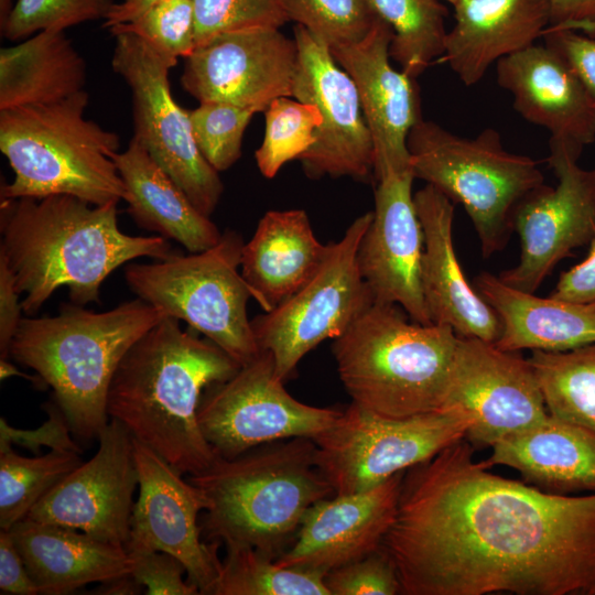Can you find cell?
I'll use <instances>...</instances> for the list:
<instances>
[{"label": "cell", "instance_id": "obj_55", "mask_svg": "<svg viewBox=\"0 0 595 595\" xmlns=\"http://www.w3.org/2000/svg\"><path fill=\"white\" fill-rule=\"evenodd\" d=\"M587 174H588L589 184L595 194V166L592 170L587 171Z\"/></svg>", "mask_w": 595, "mask_h": 595}, {"label": "cell", "instance_id": "obj_36", "mask_svg": "<svg viewBox=\"0 0 595 595\" xmlns=\"http://www.w3.org/2000/svg\"><path fill=\"white\" fill-rule=\"evenodd\" d=\"M263 112L266 131L255 158L261 174L272 178L315 143L322 116L315 105L286 96L273 99Z\"/></svg>", "mask_w": 595, "mask_h": 595}, {"label": "cell", "instance_id": "obj_24", "mask_svg": "<svg viewBox=\"0 0 595 595\" xmlns=\"http://www.w3.org/2000/svg\"><path fill=\"white\" fill-rule=\"evenodd\" d=\"M413 198L424 236L421 285L431 322L451 326L458 337L495 344L500 320L469 284L454 250V203L430 184Z\"/></svg>", "mask_w": 595, "mask_h": 595}, {"label": "cell", "instance_id": "obj_52", "mask_svg": "<svg viewBox=\"0 0 595 595\" xmlns=\"http://www.w3.org/2000/svg\"><path fill=\"white\" fill-rule=\"evenodd\" d=\"M14 376L24 378L37 388H44L46 386L43 379L37 374L32 376L19 371V369L13 366V364H11L8 359H0V379L4 380Z\"/></svg>", "mask_w": 595, "mask_h": 595}, {"label": "cell", "instance_id": "obj_51", "mask_svg": "<svg viewBox=\"0 0 595 595\" xmlns=\"http://www.w3.org/2000/svg\"><path fill=\"white\" fill-rule=\"evenodd\" d=\"M142 586L139 585L131 574L123 575L106 583L98 588L101 594H139Z\"/></svg>", "mask_w": 595, "mask_h": 595}, {"label": "cell", "instance_id": "obj_27", "mask_svg": "<svg viewBox=\"0 0 595 595\" xmlns=\"http://www.w3.org/2000/svg\"><path fill=\"white\" fill-rule=\"evenodd\" d=\"M328 244L315 236L303 209L269 210L244 244L240 272L264 312L302 289L317 272Z\"/></svg>", "mask_w": 595, "mask_h": 595}, {"label": "cell", "instance_id": "obj_42", "mask_svg": "<svg viewBox=\"0 0 595 595\" xmlns=\"http://www.w3.org/2000/svg\"><path fill=\"white\" fill-rule=\"evenodd\" d=\"M324 584L329 595L401 594L396 567L381 547L361 559L327 572Z\"/></svg>", "mask_w": 595, "mask_h": 595}, {"label": "cell", "instance_id": "obj_40", "mask_svg": "<svg viewBox=\"0 0 595 595\" xmlns=\"http://www.w3.org/2000/svg\"><path fill=\"white\" fill-rule=\"evenodd\" d=\"M193 1L196 47L221 34L280 29L289 21L283 0Z\"/></svg>", "mask_w": 595, "mask_h": 595}, {"label": "cell", "instance_id": "obj_6", "mask_svg": "<svg viewBox=\"0 0 595 595\" xmlns=\"http://www.w3.org/2000/svg\"><path fill=\"white\" fill-rule=\"evenodd\" d=\"M407 315L374 302L332 345L351 402L372 414L403 419L442 410L458 336L451 326Z\"/></svg>", "mask_w": 595, "mask_h": 595}, {"label": "cell", "instance_id": "obj_38", "mask_svg": "<svg viewBox=\"0 0 595 595\" xmlns=\"http://www.w3.org/2000/svg\"><path fill=\"white\" fill-rule=\"evenodd\" d=\"M253 115L252 110L220 101L199 102L188 111L195 142L218 173L240 158L244 133Z\"/></svg>", "mask_w": 595, "mask_h": 595}, {"label": "cell", "instance_id": "obj_49", "mask_svg": "<svg viewBox=\"0 0 595 595\" xmlns=\"http://www.w3.org/2000/svg\"><path fill=\"white\" fill-rule=\"evenodd\" d=\"M551 24L595 21V0H549Z\"/></svg>", "mask_w": 595, "mask_h": 595}, {"label": "cell", "instance_id": "obj_50", "mask_svg": "<svg viewBox=\"0 0 595 595\" xmlns=\"http://www.w3.org/2000/svg\"><path fill=\"white\" fill-rule=\"evenodd\" d=\"M169 0H121L115 2L106 19L104 28L108 30L117 24L129 23L156 4Z\"/></svg>", "mask_w": 595, "mask_h": 595}, {"label": "cell", "instance_id": "obj_16", "mask_svg": "<svg viewBox=\"0 0 595 595\" xmlns=\"http://www.w3.org/2000/svg\"><path fill=\"white\" fill-rule=\"evenodd\" d=\"M451 408L473 418L466 437L487 446L549 415L528 359L478 338L458 337L442 410Z\"/></svg>", "mask_w": 595, "mask_h": 595}, {"label": "cell", "instance_id": "obj_56", "mask_svg": "<svg viewBox=\"0 0 595 595\" xmlns=\"http://www.w3.org/2000/svg\"><path fill=\"white\" fill-rule=\"evenodd\" d=\"M444 1H446V2L451 3L452 6H454V4H455L456 2H458L459 0H444Z\"/></svg>", "mask_w": 595, "mask_h": 595}, {"label": "cell", "instance_id": "obj_43", "mask_svg": "<svg viewBox=\"0 0 595 595\" xmlns=\"http://www.w3.org/2000/svg\"><path fill=\"white\" fill-rule=\"evenodd\" d=\"M132 558L131 575L145 587L148 595H197L198 588L184 580L185 565L174 555L163 551L129 554Z\"/></svg>", "mask_w": 595, "mask_h": 595}, {"label": "cell", "instance_id": "obj_33", "mask_svg": "<svg viewBox=\"0 0 595 595\" xmlns=\"http://www.w3.org/2000/svg\"><path fill=\"white\" fill-rule=\"evenodd\" d=\"M374 13L392 30L390 57L415 78L443 56L446 8L439 0H367Z\"/></svg>", "mask_w": 595, "mask_h": 595}, {"label": "cell", "instance_id": "obj_34", "mask_svg": "<svg viewBox=\"0 0 595 595\" xmlns=\"http://www.w3.org/2000/svg\"><path fill=\"white\" fill-rule=\"evenodd\" d=\"M80 454L51 450L25 457L0 445V529L10 530L64 476L82 464Z\"/></svg>", "mask_w": 595, "mask_h": 595}, {"label": "cell", "instance_id": "obj_21", "mask_svg": "<svg viewBox=\"0 0 595 595\" xmlns=\"http://www.w3.org/2000/svg\"><path fill=\"white\" fill-rule=\"evenodd\" d=\"M391 40L390 25L377 17L360 41L329 47L357 87L372 139L376 181L388 172L411 171L408 136L423 119L415 78L390 64Z\"/></svg>", "mask_w": 595, "mask_h": 595}, {"label": "cell", "instance_id": "obj_46", "mask_svg": "<svg viewBox=\"0 0 595 595\" xmlns=\"http://www.w3.org/2000/svg\"><path fill=\"white\" fill-rule=\"evenodd\" d=\"M589 245L587 256L560 275L551 296L595 306V236Z\"/></svg>", "mask_w": 595, "mask_h": 595}, {"label": "cell", "instance_id": "obj_37", "mask_svg": "<svg viewBox=\"0 0 595 595\" xmlns=\"http://www.w3.org/2000/svg\"><path fill=\"white\" fill-rule=\"evenodd\" d=\"M289 21H295L329 47L364 39L377 15L367 0H283Z\"/></svg>", "mask_w": 595, "mask_h": 595}, {"label": "cell", "instance_id": "obj_14", "mask_svg": "<svg viewBox=\"0 0 595 595\" xmlns=\"http://www.w3.org/2000/svg\"><path fill=\"white\" fill-rule=\"evenodd\" d=\"M294 40L293 98L315 105L322 116L315 143L299 159L305 174L370 178L374 144L353 78L339 67L329 45L304 26H294Z\"/></svg>", "mask_w": 595, "mask_h": 595}, {"label": "cell", "instance_id": "obj_19", "mask_svg": "<svg viewBox=\"0 0 595 595\" xmlns=\"http://www.w3.org/2000/svg\"><path fill=\"white\" fill-rule=\"evenodd\" d=\"M558 185H542L517 207L513 230L520 238L517 266L498 277L534 293L560 260L595 236V194L586 170L570 156L548 158Z\"/></svg>", "mask_w": 595, "mask_h": 595}, {"label": "cell", "instance_id": "obj_12", "mask_svg": "<svg viewBox=\"0 0 595 595\" xmlns=\"http://www.w3.org/2000/svg\"><path fill=\"white\" fill-rule=\"evenodd\" d=\"M371 219L372 212L357 217L340 240L328 244L320 269L302 289L251 320L256 342L272 355L282 381L303 356L323 340L340 336L375 302L357 258Z\"/></svg>", "mask_w": 595, "mask_h": 595}, {"label": "cell", "instance_id": "obj_35", "mask_svg": "<svg viewBox=\"0 0 595 595\" xmlns=\"http://www.w3.org/2000/svg\"><path fill=\"white\" fill-rule=\"evenodd\" d=\"M210 595H329L324 575L279 565L249 547L226 548Z\"/></svg>", "mask_w": 595, "mask_h": 595}, {"label": "cell", "instance_id": "obj_31", "mask_svg": "<svg viewBox=\"0 0 595 595\" xmlns=\"http://www.w3.org/2000/svg\"><path fill=\"white\" fill-rule=\"evenodd\" d=\"M87 65L64 31L45 30L0 50V110L45 105L85 90Z\"/></svg>", "mask_w": 595, "mask_h": 595}, {"label": "cell", "instance_id": "obj_11", "mask_svg": "<svg viewBox=\"0 0 595 595\" xmlns=\"http://www.w3.org/2000/svg\"><path fill=\"white\" fill-rule=\"evenodd\" d=\"M113 35L111 67L131 89L132 139L148 151L194 206L209 217L219 203L224 185L195 142L188 110L173 98L169 73L177 58L159 52L134 34Z\"/></svg>", "mask_w": 595, "mask_h": 595}, {"label": "cell", "instance_id": "obj_2", "mask_svg": "<svg viewBox=\"0 0 595 595\" xmlns=\"http://www.w3.org/2000/svg\"><path fill=\"white\" fill-rule=\"evenodd\" d=\"M117 202L91 205L71 195L1 198L0 258L14 278L23 312L34 316L52 294L67 286L77 305L99 302L100 286L120 266L174 250L161 236L120 230Z\"/></svg>", "mask_w": 595, "mask_h": 595}, {"label": "cell", "instance_id": "obj_8", "mask_svg": "<svg viewBox=\"0 0 595 595\" xmlns=\"http://www.w3.org/2000/svg\"><path fill=\"white\" fill-rule=\"evenodd\" d=\"M407 143L414 178L464 207L484 258L504 249L513 230L517 207L544 185L539 163L506 150L493 128L466 138L421 119Z\"/></svg>", "mask_w": 595, "mask_h": 595}, {"label": "cell", "instance_id": "obj_9", "mask_svg": "<svg viewBox=\"0 0 595 595\" xmlns=\"http://www.w3.org/2000/svg\"><path fill=\"white\" fill-rule=\"evenodd\" d=\"M242 247L241 236L228 230L201 252L128 263L125 280L137 298L186 322L244 366L260 348L247 313L252 296L240 272Z\"/></svg>", "mask_w": 595, "mask_h": 595}, {"label": "cell", "instance_id": "obj_13", "mask_svg": "<svg viewBox=\"0 0 595 595\" xmlns=\"http://www.w3.org/2000/svg\"><path fill=\"white\" fill-rule=\"evenodd\" d=\"M283 382L272 355L260 350L232 377L204 390L198 423L216 455L230 458L266 443L314 439L340 416L343 410L296 400Z\"/></svg>", "mask_w": 595, "mask_h": 595}, {"label": "cell", "instance_id": "obj_48", "mask_svg": "<svg viewBox=\"0 0 595 595\" xmlns=\"http://www.w3.org/2000/svg\"><path fill=\"white\" fill-rule=\"evenodd\" d=\"M11 273L4 259L0 258V357H10V344L22 320V304Z\"/></svg>", "mask_w": 595, "mask_h": 595}, {"label": "cell", "instance_id": "obj_25", "mask_svg": "<svg viewBox=\"0 0 595 595\" xmlns=\"http://www.w3.org/2000/svg\"><path fill=\"white\" fill-rule=\"evenodd\" d=\"M443 60L466 86L489 67L543 35L551 24L549 0H459Z\"/></svg>", "mask_w": 595, "mask_h": 595}, {"label": "cell", "instance_id": "obj_1", "mask_svg": "<svg viewBox=\"0 0 595 595\" xmlns=\"http://www.w3.org/2000/svg\"><path fill=\"white\" fill-rule=\"evenodd\" d=\"M466 437L403 476L381 548L405 595H595V493L488 470Z\"/></svg>", "mask_w": 595, "mask_h": 595}, {"label": "cell", "instance_id": "obj_4", "mask_svg": "<svg viewBox=\"0 0 595 595\" xmlns=\"http://www.w3.org/2000/svg\"><path fill=\"white\" fill-rule=\"evenodd\" d=\"M187 479L208 500L199 524L206 542L253 548L274 560L294 542L307 509L335 495L309 437L266 443L230 458L216 455Z\"/></svg>", "mask_w": 595, "mask_h": 595}, {"label": "cell", "instance_id": "obj_10", "mask_svg": "<svg viewBox=\"0 0 595 595\" xmlns=\"http://www.w3.org/2000/svg\"><path fill=\"white\" fill-rule=\"evenodd\" d=\"M473 423L469 414L455 408L391 419L351 402L329 429L312 440L316 463L335 495H347L430 459L466 437Z\"/></svg>", "mask_w": 595, "mask_h": 595}, {"label": "cell", "instance_id": "obj_39", "mask_svg": "<svg viewBox=\"0 0 595 595\" xmlns=\"http://www.w3.org/2000/svg\"><path fill=\"white\" fill-rule=\"evenodd\" d=\"M115 0H17L0 29L2 36L18 42L41 31L105 20Z\"/></svg>", "mask_w": 595, "mask_h": 595}, {"label": "cell", "instance_id": "obj_20", "mask_svg": "<svg viewBox=\"0 0 595 595\" xmlns=\"http://www.w3.org/2000/svg\"><path fill=\"white\" fill-rule=\"evenodd\" d=\"M414 176L388 172L377 181L375 210L358 249V266L375 302L400 306L432 324L421 285L424 236L412 194Z\"/></svg>", "mask_w": 595, "mask_h": 595}, {"label": "cell", "instance_id": "obj_17", "mask_svg": "<svg viewBox=\"0 0 595 595\" xmlns=\"http://www.w3.org/2000/svg\"><path fill=\"white\" fill-rule=\"evenodd\" d=\"M97 440L94 456L55 484L25 518L125 547L138 486L133 439L119 421L109 419Z\"/></svg>", "mask_w": 595, "mask_h": 595}, {"label": "cell", "instance_id": "obj_15", "mask_svg": "<svg viewBox=\"0 0 595 595\" xmlns=\"http://www.w3.org/2000/svg\"><path fill=\"white\" fill-rule=\"evenodd\" d=\"M139 496L133 505L125 549L129 554L163 551L186 567V578L210 595L221 560L219 543L202 537L198 515L208 508L203 490L147 445L133 439Z\"/></svg>", "mask_w": 595, "mask_h": 595}, {"label": "cell", "instance_id": "obj_32", "mask_svg": "<svg viewBox=\"0 0 595 595\" xmlns=\"http://www.w3.org/2000/svg\"><path fill=\"white\" fill-rule=\"evenodd\" d=\"M550 415L595 433V344L528 358Z\"/></svg>", "mask_w": 595, "mask_h": 595}, {"label": "cell", "instance_id": "obj_7", "mask_svg": "<svg viewBox=\"0 0 595 595\" xmlns=\"http://www.w3.org/2000/svg\"><path fill=\"white\" fill-rule=\"evenodd\" d=\"M82 90L61 101L0 110V150L12 171L1 198L71 195L91 205L123 201L113 161L120 137L85 117Z\"/></svg>", "mask_w": 595, "mask_h": 595}, {"label": "cell", "instance_id": "obj_29", "mask_svg": "<svg viewBox=\"0 0 595 595\" xmlns=\"http://www.w3.org/2000/svg\"><path fill=\"white\" fill-rule=\"evenodd\" d=\"M491 447L488 467H511L550 493H595V433L582 426L549 414Z\"/></svg>", "mask_w": 595, "mask_h": 595}, {"label": "cell", "instance_id": "obj_18", "mask_svg": "<svg viewBox=\"0 0 595 595\" xmlns=\"http://www.w3.org/2000/svg\"><path fill=\"white\" fill-rule=\"evenodd\" d=\"M295 40L279 29L226 33L185 58L183 89L199 102L220 101L255 113L278 97H293Z\"/></svg>", "mask_w": 595, "mask_h": 595}, {"label": "cell", "instance_id": "obj_3", "mask_svg": "<svg viewBox=\"0 0 595 595\" xmlns=\"http://www.w3.org/2000/svg\"><path fill=\"white\" fill-rule=\"evenodd\" d=\"M240 367L208 338L165 317L120 361L108 390V416L181 474H197L216 457L198 423L202 394Z\"/></svg>", "mask_w": 595, "mask_h": 595}, {"label": "cell", "instance_id": "obj_47", "mask_svg": "<svg viewBox=\"0 0 595 595\" xmlns=\"http://www.w3.org/2000/svg\"><path fill=\"white\" fill-rule=\"evenodd\" d=\"M0 593L35 595L39 589L10 532L0 529Z\"/></svg>", "mask_w": 595, "mask_h": 595}, {"label": "cell", "instance_id": "obj_28", "mask_svg": "<svg viewBox=\"0 0 595 595\" xmlns=\"http://www.w3.org/2000/svg\"><path fill=\"white\" fill-rule=\"evenodd\" d=\"M475 289L500 320L495 345L502 350L564 351L595 344L594 305L537 296L489 272L475 278Z\"/></svg>", "mask_w": 595, "mask_h": 595}, {"label": "cell", "instance_id": "obj_30", "mask_svg": "<svg viewBox=\"0 0 595 595\" xmlns=\"http://www.w3.org/2000/svg\"><path fill=\"white\" fill-rule=\"evenodd\" d=\"M113 161L126 186L127 212L139 227L177 241L188 252L204 251L220 240L218 227L134 139Z\"/></svg>", "mask_w": 595, "mask_h": 595}, {"label": "cell", "instance_id": "obj_23", "mask_svg": "<svg viewBox=\"0 0 595 595\" xmlns=\"http://www.w3.org/2000/svg\"><path fill=\"white\" fill-rule=\"evenodd\" d=\"M405 472L367 490L315 502L275 562L325 575L378 550L394 520Z\"/></svg>", "mask_w": 595, "mask_h": 595}, {"label": "cell", "instance_id": "obj_44", "mask_svg": "<svg viewBox=\"0 0 595 595\" xmlns=\"http://www.w3.org/2000/svg\"><path fill=\"white\" fill-rule=\"evenodd\" d=\"M48 414L45 423L34 430H20L11 426L8 421L0 418V445L18 444L34 454H39L42 446L55 451H72L82 453L79 445L72 437L71 426L57 403L47 402L43 405Z\"/></svg>", "mask_w": 595, "mask_h": 595}, {"label": "cell", "instance_id": "obj_45", "mask_svg": "<svg viewBox=\"0 0 595 595\" xmlns=\"http://www.w3.org/2000/svg\"><path fill=\"white\" fill-rule=\"evenodd\" d=\"M542 37L556 50L595 101V37L577 31L548 28Z\"/></svg>", "mask_w": 595, "mask_h": 595}, {"label": "cell", "instance_id": "obj_41", "mask_svg": "<svg viewBox=\"0 0 595 595\" xmlns=\"http://www.w3.org/2000/svg\"><path fill=\"white\" fill-rule=\"evenodd\" d=\"M109 32L134 34L163 54L186 58L196 48L194 1L162 2L129 23L110 28Z\"/></svg>", "mask_w": 595, "mask_h": 595}, {"label": "cell", "instance_id": "obj_54", "mask_svg": "<svg viewBox=\"0 0 595 595\" xmlns=\"http://www.w3.org/2000/svg\"><path fill=\"white\" fill-rule=\"evenodd\" d=\"M12 7V0H0V23L6 20Z\"/></svg>", "mask_w": 595, "mask_h": 595}, {"label": "cell", "instance_id": "obj_5", "mask_svg": "<svg viewBox=\"0 0 595 595\" xmlns=\"http://www.w3.org/2000/svg\"><path fill=\"white\" fill-rule=\"evenodd\" d=\"M165 317L139 298L106 312L66 304L55 316H23L9 355L53 389L72 433L87 442L109 422L108 390L120 361Z\"/></svg>", "mask_w": 595, "mask_h": 595}, {"label": "cell", "instance_id": "obj_26", "mask_svg": "<svg viewBox=\"0 0 595 595\" xmlns=\"http://www.w3.org/2000/svg\"><path fill=\"white\" fill-rule=\"evenodd\" d=\"M39 594L65 595L131 574L125 547L67 527L22 519L8 530Z\"/></svg>", "mask_w": 595, "mask_h": 595}, {"label": "cell", "instance_id": "obj_22", "mask_svg": "<svg viewBox=\"0 0 595 595\" xmlns=\"http://www.w3.org/2000/svg\"><path fill=\"white\" fill-rule=\"evenodd\" d=\"M496 72L516 111L549 131V158L578 160L595 141V101L556 50L534 43L499 60Z\"/></svg>", "mask_w": 595, "mask_h": 595}, {"label": "cell", "instance_id": "obj_53", "mask_svg": "<svg viewBox=\"0 0 595 595\" xmlns=\"http://www.w3.org/2000/svg\"><path fill=\"white\" fill-rule=\"evenodd\" d=\"M549 28L556 30L577 31L591 37H595V21L572 22L561 25H550Z\"/></svg>", "mask_w": 595, "mask_h": 595}]
</instances>
